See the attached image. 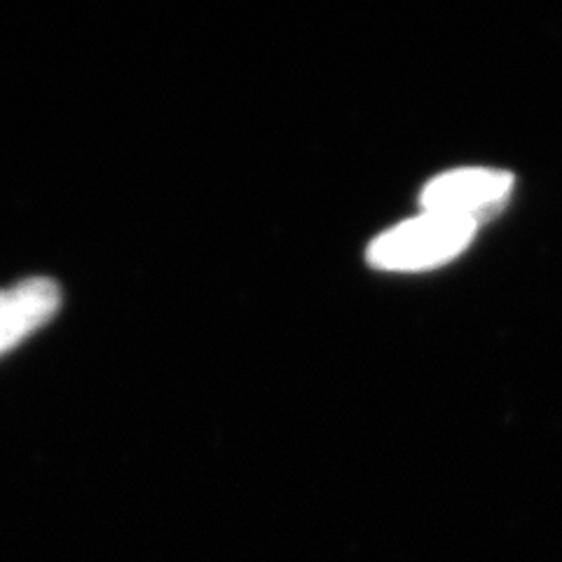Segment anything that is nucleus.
Wrapping results in <instances>:
<instances>
[{"label": "nucleus", "instance_id": "nucleus-3", "mask_svg": "<svg viewBox=\"0 0 562 562\" xmlns=\"http://www.w3.org/2000/svg\"><path fill=\"white\" fill-rule=\"evenodd\" d=\"M61 307V291L49 279H26L0 289V357L43 328Z\"/></svg>", "mask_w": 562, "mask_h": 562}, {"label": "nucleus", "instance_id": "nucleus-1", "mask_svg": "<svg viewBox=\"0 0 562 562\" xmlns=\"http://www.w3.org/2000/svg\"><path fill=\"white\" fill-rule=\"evenodd\" d=\"M476 221L422 211L368 246V262L386 272H419L460 256L476 233Z\"/></svg>", "mask_w": 562, "mask_h": 562}, {"label": "nucleus", "instance_id": "nucleus-2", "mask_svg": "<svg viewBox=\"0 0 562 562\" xmlns=\"http://www.w3.org/2000/svg\"><path fill=\"white\" fill-rule=\"evenodd\" d=\"M514 188V176L495 169H457L436 176L419 195L422 211L476 221L499 209Z\"/></svg>", "mask_w": 562, "mask_h": 562}]
</instances>
